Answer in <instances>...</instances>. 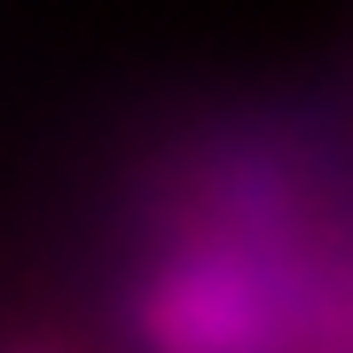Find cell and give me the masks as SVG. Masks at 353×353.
I'll return each instance as SVG.
<instances>
[{"label": "cell", "mask_w": 353, "mask_h": 353, "mask_svg": "<svg viewBox=\"0 0 353 353\" xmlns=\"http://www.w3.org/2000/svg\"><path fill=\"white\" fill-rule=\"evenodd\" d=\"M141 338L157 353H259L267 290L252 267H173L141 299Z\"/></svg>", "instance_id": "1"}]
</instances>
